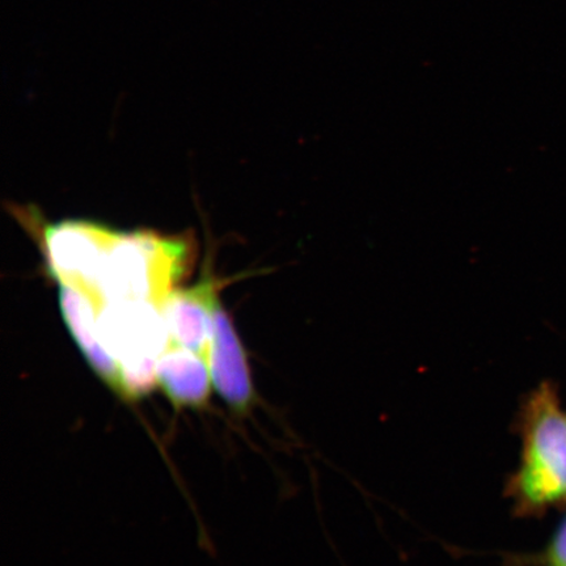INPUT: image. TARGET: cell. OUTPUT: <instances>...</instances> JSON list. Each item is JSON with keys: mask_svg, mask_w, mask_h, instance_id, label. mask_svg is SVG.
<instances>
[{"mask_svg": "<svg viewBox=\"0 0 566 566\" xmlns=\"http://www.w3.org/2000/svg\"><path fill=\"white\" fill-rule=\"evenodd\" d=\"M219 286L221 283L209 275L192 287L169 294L161 307L172 345L198 354L208 364L214 335Z\"/></svg>", "mask_w": 566, "mask_h": 566, "instance_id": "obj_5", "label": "cell"}, {"mask_svg": "<svg viewBox=\"0 0 566 566\" xmlns=\"http://www.w3.org/2000/svg\"><path fill=\"white\" fill-rule=\"evenodd\" d=\"M522 438L518 469L505 494L514 514L539 516L566 504V415L557 388L543 381L531 392L516 421Z\"/></svg>", "mask_w": 566, "mask_h": 566, "instance_id": "obj_1", "label": "cell"}, {"mask_svg": "<svg viewBox=\"0 0 566 566\" xmlns=\"http://www.w3.org/2000/svg\"><path fill=\"white\" fill-rule=\"evenodd\" d=\"M211 384L231 409L250 410L254 400L251 369L232 318L221 302L214 311V335L210 352Z\"/></svg>", "mask_w": 566, "mask_h": 566, "instance_id": "obj_6", "label": "cell"}, {"mask_svg": "<svg viewBox=\"0 0 566 566\" xmlns=\"http://www.w3.org/2000/svg\"><path fill=\"white\" fill-rule=\"evenodd\" d=\"M193 260L195 245L188 237L119 232L105 254L98 277L103 306L108 302L144 301L163 307Z\"/></svg>", "mask_w": 566, "mask_h": 566, "instance_id": "obj_2", "label": "cell"}, {"mask_svg": "<svg viewBox=\"0 0 566 566\" xmlns=\"http://www.w3.org/2000/svg\"><path fill=\"white\" fill-rule=\"evenodd\" d=\"M541 558L544 566H566V518Z\"/></svg>", "mask_w": 566, "mask_h": 566, "instance_id": "obj_9", "label": "cell"}, {"mask_svg": "<svg viewBox=\"0 0 566 566\" xmlns=\"http://www.w3.org/2000/svg\"><path fill=\"white\" fill-rule=\"evenodd\" d=\"M96 337L116 367L115 391L134 399L158 387L159 359L174 348L161 307L144 301L105 303Z\"/></svg>", "mask_w": 566, "mask_h": 566, "instance_id": "obj_3", "label": "cell"}, {"mask_svg": "<svg viewBox=\"0 0 566 566\" xmlns=\"http://www.w3.org/2000/svg\"><path fill=\"white\" fill-rule=\"evenodd\" d=\"M60 303L63 321L92 369L101 375L105 384L115 387L116 367L96 337L97 304L80 290L65 285H61Z\"/></svg>", "mask_w": 566, "mask_h": 566, "instance_id": "obj_8", "label": "cell"}, {"mask_svg": "<svg viewBox=\"0 0 566 566\" xmlns=\"http://www.w3.org/2000/svg\"><path fill=\"white\" fill-rule=\"evenodd\" d=\"M157 381L161 391L180 407L201 406L208 400L212 386L207 360L193 352L176 346L159 359Z\"/></svg>", "mask_w": 566, "mask_h": 566, "instance_id": "obj_7", "label": "cell"}, {"mask_svg": "<svg viewBox=\"0 0 566 566\" xmlns=\"http://www.w3.org/2000/svg\"><path fill=\"white\" fill-rule=\"evenodd\" d=\"M118 233L84 221L60 222L44 230V252L53 277L61 285L86 294L98 310L103 307L98 277L105 254Z\"/></svg>", "mask_w": 566, "mask_h": 566, "instance_id": "obj_4", "label": "cell"}]
</instances>
